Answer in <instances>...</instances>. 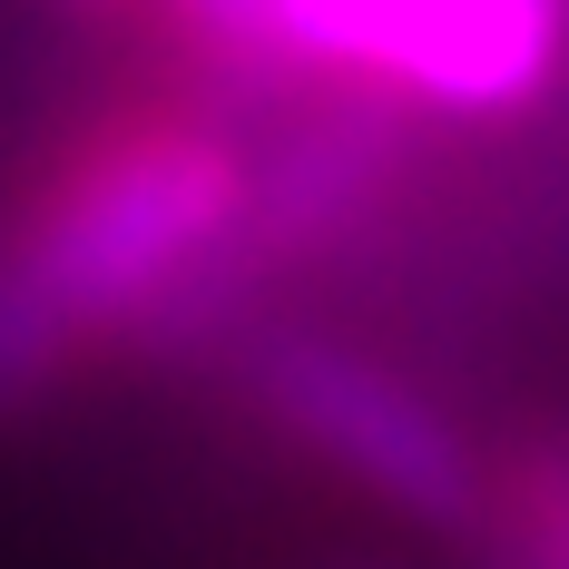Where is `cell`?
<instances>
[{
    "instance_id": "8992f818",
    "label": "cell",
    "mask_w": 569,
    "mask_h": 569,
    "mask_svg": "<svg viewBox=\"0 0 569 569\" xmlns=\"http://www.w3.org/2000/svg\"><path fill=\"white\" fill-rule=\"evenodd\" d=\"M79 10H109V20H148V0H79Z\"/></svg>"
},
{
    "instance_id": "3957f363",
    "label": "cell",
    "mask_w": 569,
    "mask_h": 569,
    "mask_svg": "<svg viewBox=\"0 0 569 569\" xmlns=\"http://www.w3.org/2000/svg\"><path fill=\"white\" fill-rule=\"evenodd\" d=\"M305 89L402 118H520L569 79V0H276Z\"/></svg>"
},
{
    "instance_id": "6da1fadb",
    "label": "cell",
    "mask_w": 569,
    "mask_h": 569,
    "mask_svg": "<svg viewBox=\"0 0 569 569\" xmlns=\"http://www.w3.org/2000/svg\"><path fill=\"white\" fill-rule=\"evenodd\" d=\"M256 128L168 79L79 118L0 187V422L118 335L187 343L207 315H246L236 236L256 207Z\"/></svg>"
},
{
    "instance_id": "5b68a950",
    "label": "cell",
    "mask_w": 569,
    "mask_h": 569,
    "mask_svg": "<svg viewBox=\"0 0 569 569\" xmlns=\"http://www.w3.org/2000/svg\"><path fill=\"white\" fill-rule=\"evenodd\" d=\"M481 540H501L511 569H569V452L540 471H501Z\"/></svg>"
},
{
    "instance_id": "277c9868",
    "label": "cell",
    "mask_w": 569,
    "mask_h": 569,
    "mask_svg": "<svg viewBox=\"0 0 569 569\" xmlns=\"http://www.w3.org/2000/svg\"><path fill=\"white\" fill-rule=\"evenodd\" d=\"M158 40H168V79L227 99V109L266 118V109H295L315 99L295 79V59L276 40V0H148Z\"/></svg>"
},
{
    "instance_id": "52a82bcc",
    "label": "cell",
    "mask_w": 569,
    "mask_h": 569,
    "mask_svg": "<svg viewBox=\"0 0 569 569\" xmlns=\"http://www.w3.org/2000/svg\"><path fill=\"white\" fill-rule=\"evenodd\" d=\"M353 569H383V560H353Z\"/></svg>"
},
{
    "instance_id": "7a4b0ae2",
    "label": "cell",
    "mask_w": 569,
    "mask_h": 569,
    "mask_svg": "<svg viewBox=\"0 0 569 569\" xmlns=\"http://www.w3.org/2000/svg\"><path fill=\"white\" fill-rule=\"evenodd\" d=\"M246 393L295 452L325 461L335 481H353L383 520L432 530V540L491 530L501 471L402 363H383L343 335H315V325H266L246 343Z\"/></svg>"
}]
</instances>
